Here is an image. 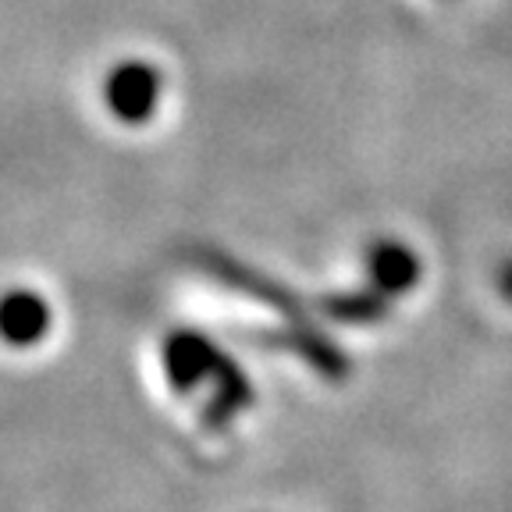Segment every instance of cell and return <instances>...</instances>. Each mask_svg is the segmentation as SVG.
Returning <instances> with one entry per match:
<instances>
[{"label":"cell","mask_w":512,"mask_h":512,"mask_svg":"<svg viewBox=\"0 0 512 512\" xmlns=\"http://www.w3.org/2000/svg\"><path fill=\"white\" fill-rule=\"evenodd\" d=\"M160 100V72L146 61L118 64L104 82V104L125 125L150 121L153 107Z\"/></svg>","instance_id":"3957f363"},{"label":"cell","mask_w":512,"mask_h":512,"mask_svg":"<svg viewBox=\"0 0 512 512\" xmlns=\"http://www.w3.org/2000/svg\"><path fill=\"white\" fill-rule=\"evenodd\" d=\"M320 313L342 324H377L388 313V299L374 288H360V292H335V296L320 299Z\"/></svg>","instance_id":"8992f818"},{"label":"cell","mask_w":512,"mask_h":512,"mask_svg":"<svg viewBox=\"0 0 512 512\" xmlns=\"http://www.w3.org/2000/svg\"><path fill=\"white\" fill-rule=\"evenodd\" d=\"M200 264L207 267L217 281H224V288H235V292H242V296L278 310L292 328H310L313 324V320L306 317L303 303H299L285 285L264 278V274L253 271V267L239 264V260H232V256H224V253H200Z\"/></svg>","instance_id":"7a4b0ae2"},{"label":"cell","mask_w":512,"mask_h":512,"mask_svg":"<svg viewBox=\"0 0 512 512\" xmlns=\"http://www.w3.org/2000/svg\"><path fill=\"white\" fill-rule=\"evenodd\" d=\"M498 292L512 303V260H505L502 271H498Z\"/></svg>","instance_id":"52a82bcc"},{"label":"cell","mask_w":512,"mask_h":512,"mask_svg":"<svg viewBox=\"0 0 512 512\" xmlns=\"http://www.w3.org/2000/svg\"><path fill=\"white\" fill-rule=\"evenodd\" d=\"M160 363H164V374H168V381L175 384L178 392H192L203 381L214 384V399L203 409V420L214 431L232 424L242 409L253 406V384L235 367L232 356H224L207 335H196V331L168 335L164 349H160Z\"/></svg>","instance_id":"6da1fadb"},{"label":"cell","mask_w":512,"mask_h":512,"mask_svg":"<svg viewBox=\"0 0 512 512\" xmlns=\"http://www.w3.org/2000/svg\"><path fill=\"white\" fill-rule=\"evenodd\" d=\"M367 274H370V288L381 292L384 299L406 296L409 288L420 281V260L402 242H377L367 253Z\"/></svg>","instance_id":"5b68a950"},{"label":"cell","mask_w":512,"mask_h":512,"mask_svg":"<svg viewBox=\"0 0 512 512\" xmlns=\"http://www.w3.org/2000/svg\"><path fill=\"white\" fill-rule=\"evenodd\" d=\"M50 331V306L40 292L15 288L0 296V338L15 349H29Z\"/></svg>","instance_id":"277c9868"}]
</instances>
